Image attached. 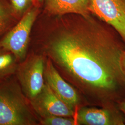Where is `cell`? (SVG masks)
I'll return each mask as SVG.
<instances>
[{"label": "cell", "instance_id": "1", "mask_svg": "<svg viewBox=\"0 0 125 125\" xmlns=\"http://www.w3.org/2000/svg\"><path fill=\"white\" fill-rule=\"evenodd\" d=\"M110 27L92 14L50 16L41 11L30 44L40 47L78 83L111 94L125 85V76L124 51Z\"/></svg>", "mask_w": 125, "mask_h": 125}, {"label": "cell", "instance_id": "2", "mask_svg": "<svg viewBox=\"0 0 125 125\" xmlns=\"http://www.w3.org/2000/svg\"><path fill=\"white\" fill-rule=\"evenodd\" d=\"M33 111L17 80L0 82V125H37Z\"/></svg>", "mask_w": 125, "mask_h": 125}, {"label": "cell", "instance_id": "3", "mask_svg": "<svg viewBox=\"0 0 125 125\" xmlns=\"http://www.w3.org/2000/svg\"><path fill=\"white\" fill-rule=\"evenodd\" d=\"M42 7L34 5L18 22L0 39V46L14 55L19 62L27 57L31 35Z\"/></svg>", "mask_w": 125, "mask_h": 125}, {"label": "cell", "instance_id": "4", "mask_svg": "<svg viewBox=\"0 0 125 125\" xmlns=\"http://www.w3.org/2000/svg\"><path fill=\"white\" fill-rule=\"evenodd\" d=\"M45 59L40 55H31L19 63L15 75L29 100L34 98L45 84Z\"/></svg>", "mask_w": 125, "mask_h": 125}, {"label": "cell", "instance_id": "5", "mask_svg": "<svg viewBox=\"0 0 125 125\" xmlns=\"http://www.w3.org/2000/svg\"><path fill=\"white\" fill-rule=\"evenodd\" d=\"M90 13L107 23L125 42V0H88Z\"/></svg>", "mask_w": 125, "mask_h": 125}, {"label": "cell", "instance_id": "6", "mask_svg": "<svg viewBox=\"0 0 125 125\" xmlns=\"http://www.w3.org/2000/svg\"><path fill=\"white\" fill-rule=\"evenodd\" d=\"M29 102L34 111L41 118L55 116L71 117L74 115V108L59 98L46 83L40 92Z\"/></svg>", "mask_w": 125, "mask_h": 125}, {"label": "cell", "instance_id": "7", "mask_svg": "<svg viewBox=\"0 0 125 125\" xmlns=\"http://www.w3.org/2000/svg\"><path fill=\"white\" fill-rule=\"evenodd\" d=\"M45 83L59 98L73 108L79 102V96L76 90L68 83L59 74L49 58L45 66Z\"/></svg>", "mask_w": 125, "mask_h": 125}, {"label": "cell", "instance_id": "8", "mask_svg": "<svg viewBox=\"0 0 125 125\" xmlns=\"http://www.w3.org/2000/svg\"><path fill=\"white\" fill-rule=\"evenodd\" d=\"M76 120L78 125H124L118 112L107 109L83 107L78 111Z\"/></svg>", "mask_w": 125, "mask_h": 125}, {"label": "cell", "instance_id": "9", "mask_svg": "<svg viewBox=\"0 0 125 125\" xmlns=\"http://www.w3.org/2000/svg\"><path fill=\"white\" fill-rule=\"evenodd\" d=\"M42 12L50 16L73 13L87 17L91 14L88 0H45Z\"/></svg>", "mask_w": 125, "mask_h": 125}, {"label": "cell", "instance_id": "10", "mask_svg": "<svg viewBox=\"0 0 125 125\" xmlns=\"http://www.w3.org/2000/svg\"><path fill=\"white\" fill-rule=\"evenodd\" d=\"M20 20L14 12L9 0H0V39L10 31Z\"/></svg>", "mask_w": 125, "mask_h": 125}, {"label": "cell", "instance_id": "11", "mask_svg": "<svg viewBox=\"0 0 125 125\" xmlns=\"http://www.w3.org/2000/svg\"><path fill=\"white\" fill-rule=\"evenodd\" d=\"M19 63L13 53L0 46V82L15 75Z\"/></svg>", "mask_w": 125, "mask_h": 125}, {"label": "cell", "instance_id": "12", "mask_svg": "<svg viewBox=\"0 0 125 125\" xmlns=\"http://www.w3.org/2000/svg\"><path fill=\"white\" fill-rule=\"evenodd\" d=\"M16 15L21 19L27 11L36 4L35 0H9ZM37 5V4H36Z\"/></svg>", "mask_w": 125, "mask_h": 125}, {"label": "cell", "instance_id": "13", "mask_svg": "<svg viewBox=\"0 0 125 125\" xmlns=\"http://www.w3.org/2000/svg\"><path fill=\"white\" fill-rule=\"evenodd\" d=\"M41 124L44 125H74L77 124L76 120L71 117L49 116L41 118Z\"/></svg>", "mask_w": 125, "mask_h": 125}, {"label": "cell", "instance_id": "14", "mask_svg": "<svg viewBox=\"0 0 125 125\" xmlns=\"http://www.w3.org/2000/svg\"><path fill=\"white\" fill-rule=\"evenodd\" d=\"M121 65L123 69V71L125 76V51L123 53L121 58Z\"/></svg>", "mask_w": 125, "mask_h": 125}, {"label": "cell", "instance_id": "15", "mask_svg": "<svg viewBox=\"0 0 125 125\" xmlns=\"http://www.w3.org/2000/svg\"><path fill=\"white\" fill-rule=\"evenodd\" d=\"M120 108L121 110L124 113L125 116V101L121 103L120 105Z\"/></svg>", "mask_w": 125, "mask_h": 125}, {"label": "cell", "instance_id": "16", "mask_svg": "<svg viewBox=\"0 0 125 125\" xmlns=\"http://www.w3.org/2000/svg\"><path fill=\"white\" fill-rule=\"evenodd\" d=\"M45 1V0H35L36 4L40 5L42 7H43V6Z\"/></svg>", "mask_w": 125, "mask_h": 125}]
</instances>
